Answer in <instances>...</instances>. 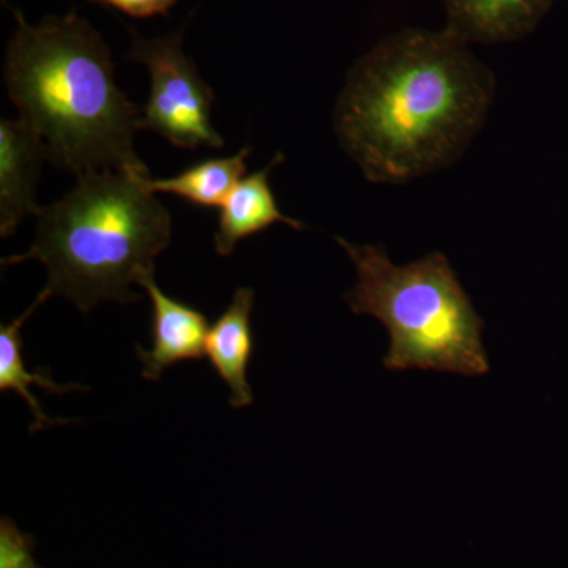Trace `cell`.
<instances>
[{
	"mask_svg": "<svg viewBox=\"0 0 568 568\" xmlns=\"http://www.w3.org/2000/svg\"><path fill=\"white\" fill-rule=\"evenodd\" d=\"M495 91L491 71L457 33L405 29L347 73L336 136L368 181H414L457 162L487 121Z\"/></svg>",
	"mask_w": 568,
	"mask_h": 568,
	"instance_id": "6da1fadb",
	"label": "cell"
},
{
	"mask_svg": "<svg viewBox=\"0 0 568 568\" xmlns=\"http://www.w3.org/2000/svg\"><path fill=\"white\" fill-rule=\"evenodd\" d=\"M18 28L6 55V84L48 160L78 178L93 171L149 174L134 152L140 111L115 82L111 51L77 13Z\"/></svg>",
	"mask_w": 568,
	"mask_h": 568,
	"instance_id": "7a4b0ae2",
	"label": "cell"
},
{
	"mask_svg": "<svg viewBox=\"0 0 568 568\" xmlns=\"http://www.w3.org/2000/svg\"><path fill=\"white\" fill-rule=\"evenodd\" d=\"M129 171H93L78 178L67 196L40 209L36 241L28 253L2 264L40 261L47 267L44 291L62 295L81 312L103 302L141 301L130 286L153 272L168 248L171 213Z\"/></svg>",
	"mask_w": 568,
	"mask_h": 568,
	"instance_id": "3957f363",
	"label": "cell"
},
{
	"mask_svg": "<svg viewBox=\"0 0 568 568\" xmlns=\"http://www.w3.org/2000/svg\"><path fill=\"white\" fill-rule=\"evenodd\" d=\"M336 242L357 271V284L345 297L351 312L381 321L390 336L387 369L489 373L484 321L443 253L396 265L383 246Z\"/></svg>",
	"mask_w": 568,
	"mask_h": 568,
	"instance_id": "277c9868",
	"label": "cell"
},
{
	"mask_svg": "<svg viewBox=\"0 0 568 568\" xmlns=\"http://www.w3.org/2000/svg\"><path fill=\"white\" fill-rule=\"evenodd\" d=\"M130 59L141 63L151 77V95L138 129L162 134L175 148H223V138L213 129V91L183 52L182 32L144 39L132 31Z\"/></svg>",
	"mask_w": 568,
	"mask_h": 568,
	"instance_id": "5b68a950",
	"label": "cell"
},
{
	"mask_svg": "<svg viewBox=\"0 0 568 568\" xmlns=\"http://www.w3.org/2000/svg\"><path fill=\"white\" fill-rule=\"evenodd\" d=\"M138 284L152 302V349L136 346L142 362V377L159 381L164 369L183 361H201L207 342V317L185 302L175 301L156 286L153 272Z\"/></svg>",
	"mask_w": 568,
	"mask_h": 568,
	"instance_id": "8992f818",
	"label": "cell"
},
{
	"mask_svg": "<svg viewBox=\"0 0 568 568\" xmlns=\"http://www.w3.org/2000/svg\"><path fill=\"white\" fill-rule=\"evenodd\" d=\"M47 148L28 122H0V234L10 237L24 216L39 215L37 182Z\"/></svg>",
	"mask_w": 568,
	"mask_h": 568,
	"instance_id": "52a82bcc",
	"label": "cell"
},
{
	"mask_svg": "<svg viewBox=\"0 0 568 568\" xmlns=\"http://www.w3.org/2000/svg\"><path fill=\"white\" fill-rule=\"evenodd\" d=\"M254 291L239 287L230 306L213 323L205 342V355L230 386L231 406L252 405L254 396L248 383V366L254 351L252 312Z\"/></svg>",
	"mask_w": 568,
	"mask_h": 568,
	"instance_id": "ba28073f",
	"label": "cell"
},
{
	"mask_svg": "<svg viewBox=\"0 0 568 568\" xmlns=\"http://www.w3.org/2000/svg\"><path fill=\"white\" fill-rule=\"evenodd\" d=\"M555 0H444L447 29L467 43H508L528 36Z\"/></svg>",
	"mask_w": 568,
	"mask_h": 568,
	"instance_id": "9c48e42d",
	"label": "cell"
},
{
	"mask_svg": "<svg viewBox=\"0 0 568 568\" xmlns=\"http://www.w3.org/2000/svg\"><path fill=\"white\" fill-rule=\"evenodd\" d=\"M282 162L283 155H276L274 162L267 164L263 171L242 179L224 201L215 233V250L220 256H230L239 242L250 235L263 233L275 223L304 230V223L290 219L280 211L268 183V174Z\"/></svg>",
	"mask_w": 568,
	"mask_h": 568,
	"instance_id": "30bf717a",
	"label": "cell"
},
{
	"mask_svg": "<svg viewBox=\"0 0 568 568\" xmlns=\"http://www.w3.org/2000/svg\"><path fill=\"white\" fill-rule=\"evenodd\" d=\"M50 297V293H47L44 290L41 291V294L37 297V301L33 302V305L28 312L22 313L20 317L11 321L10 324L0 325V390L14 392V394L21 395L22 398L26 399V403L31 407L33 417V424L31 425L32 433L52 425L70 424V420H65V418L52 420V418L48 417L47 414L43 413V409H41L39 399H37L36 395L31 392L32 386L44 388V390L51 392V394L82 390V388L85 390V387L78 386V384L59 386V384L52 381L50 369L48 368H40L37 373H29L28 369H26L24 358H22V324H24L26 321L29 320V316Z\"/></svg>",
	"mask_w": 568,
	"mask_h": 568,
	"instance_id": "8fae6325",
	"label": "cell"
},
{
	"mask_svg": "<svg viewBox=\"0 0 568 568\" xmlns=\"http://www.w3.org/2000/svg\"><path fill=\"white\" fill-rule=\"evenodd\" d=\"M250 153V148H244L235 155L204 160L173 178L145 175L142 183L152 193L175 194L200 207H222L235 185L244 179Z\"/></svg>",
	"mask_w": 568,
	"mask_h": 568,
	"instance_id": "7c38bea8",
	"label": "cell"
},
{
	"mask_svg": "<svg viewBox=\"0 0 568 568\" xmlns=\"http://www.w3.org/2000/svg\"><path fill=\"white\" fill-rule=\"evenodd\" d=\"M33 548L36 538L22 534L10 518L0 519V568H41Z\"/></svg>",
	"mask_w": 568,
	"mask_h": 568,
	"instance_id": "4fadbf2b",
	"label": "cell"
},
{
	"mask_svg": "<svg viewBox=\"0 0 568 568\" xmlns=\"http://www.w3.org/2000/svg\"><path fill=\"white\" fill-rule=\"evenodd\" d=\"M93 3L112 7L133 18H151L166 14L179 0H89Z\"/></svg>",
	"mask_w": 568,
	"mask_h": 568,
	"instance_id": "5bb4252c",
	"label": "cell"
}]
</instances>
